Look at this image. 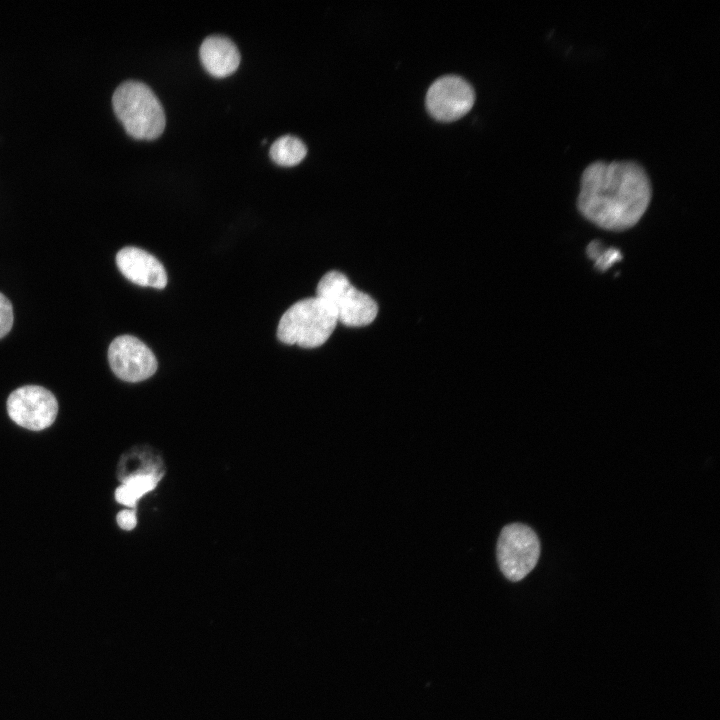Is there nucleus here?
<instances>
[{"mask_svg": "<svg viewBox=\"0 0 720 720\" xmlns=\"http://www.w3.org/2000/svg\"><path fill=\"white\" fill-rule=\"evenodd\" d=\"M108 361L114 374L127 382L143 381L151 377L157 369L153 352L131 335L118 336L111 342Z\"/></svg>", "mask_w": 720, "mask_h": 720, "instance_id": "nucleus-8", "label": "nucleus"}, {"mask_svg": "<svg viewBox=\"0 0 720 720\" xmlns=\"http://www.w3.org/2000/svg\"><path fill=\"white\" fill-rule=\"evenodd\" d=\"M117 523L124 530H131L137 524L134 510H123L117 515Z\"/></svg>", "mask_w": 720, "mask_h": 720, "instance_id": "nucleus-15", "label": "nucleus"}, {"mask_svg": "<svg viewBox=\"0 0 720 720\" xmlns=\"http://www.w3.org/2000/svg\"><path fill=\"white\" fill-rule=\"evenodd\" d=\"M7 412L19 426L40 431L56 419L58 403L55 396L44 387L26 385L9 395Z\"/></svg>", "mask_w": 720, "mask_h": 720, "instance_id": "nucleus-6", "label": "nucleus"}, {"mask_svg": "<svg viewBox=\"0 0 720 720\" xmlns=\"http://www.w3.org/2000/svg\"><path fill=\"white\" fill-rule=\"evenodd\" d=\"M307 148L298 137L285 135L270 147V157L278 165L295 166L306 156Z\"/></svg>", "mask_w": 720, "mask_h": 720, "instance_id": "nucleus-12", "label": "nucleus"}, {"mask_svg": "<svg viewBox=\"0 0 720 720\" xmlns=\"http://www.w3.org/2000/svg\"><path fill=\"white\" fill-rule=\"evenodd\" d=\"M114 112L126 132L141 140L159 137L165 128L163 107L144 83L125 81L120 84L112 97Z\"/></svg>", "mask_w": 720, "mask_h": 720, "instance_id": "nucleus-2", "label": "nucleus"}, {"mask_svg": "<svg viewBox=\"0 0 720 720\" xmlns=\"http://www.w3.org/2000/svg\"><path fill=\"white\" fill-rule=\"evenodd\" d=\"M652 197L647 172L635 161H595L582 172L577 208L596 226L609 231L633 227Z\"/></svg>", "mask_w": 720, "mask_h": 720, "instance_id": "nucleus-1", "label": "nucleus"}, {"mask_svg": "<svg viewBox=\"0 0 720 720\" xmlns=\"http://www.w3.org/2000/svg\"><path fill=\"white\" fill-rule=\"evenodd\" d=\"M598 246L599 242L597 241L590 243L588 246V254L591 258H595V265L599 270L604 271L621 259V254L617 249L611 248L600 253Z\"/></svg>", "mask_w": 720, "mask_h": 720, "instance_id": "nucleus-13", "label": "nucleus"}, {"mask_svg": "<svg viewBox=\"0 0 720 720\" xmlns=\"http://www.w3.org/2000/svg\"><path fill=\"white\" fill-rule=\"evenodd\" d=\"M337 318L332 308L315 296L294 303L282 315L277 328L278 339L288 345L316 348L334 331Z\"/></svg>", "mask_w": 720, "mask_h": 720, "instance_id": "nucleus-3", "label": "nucleus"}, {"mask_svg": "<svg viewBox=\"0 0 720 720\" xmlns=\"http://www.w3.org/2000/svg\"><path fill=\"white\" fill-rule=\"evenodd\" d=\"M159 480L160 475L154 473L129 475L116 489L115 499L118 503L134 507L139 498L155 488Z\"/></svg>", "mask_w": 720, "mask_h": 720, "instance_id": "nucleus-11", "label": "nucleus"}, {"mask_svg": "<svg viewBox=\"0 0 720 720\" xmlns=\"http://www.w3.org/2000/svg\"><path fill=\"white\" fill-rule=\"evenodd\" d=\"M200 60L208 73L215 77L232 74L240 64V53L227 37L212 35L204 39L199 50Z\"/></svg>", "mask_w": 720, "mask_h": 720, "instance_id": "nucleus-10", "label": "nucleus"}, {"mask_svg": "<svg viewBox=\"0 0 720 720\" xmlns=\"http://www.w3.org/2000/svg\"><path fill=\"white\" fill-rule=\"evenodd\" d=\"M539 556L540 541L532 528L522 523L502 528L497 542V560L508 580H522L536 566Z\"/></svg>", "mask_w": 720, "mask_h": 720, "instance_id": "nucleus-5", "label": "nucleus"}, {"mask_svg": "<svg viewBox=\"0 0 720 720\" xmlns=\"http://www.w3.org/2000/svg\"><path fill=\"white\" fill-rule=\"evenodd\" d=\"M116 264L120 272L137 285L162 289L167 284L166 271L161 262L140 248H122L116 255Z\"/></svg>", "mask_w": 720, "mask_h": 720, "instance_id": "nucleus-9", "label": "nucleus"}, {"mask_svg": "<svg viewBox=\"0 0 720 720\" xmlns=\"http://www.w3.org/2000/svg\"><path fill=\"white\" fill-rule=\"evenodd\" d=\"M475 93L462 77L445 75L435 80L426 95L429 113L440 121H454L464 116L473 106Z\"/></svg>", "mask_w": 720, "mask_h": 720, "instance_id": "nucleus-7", "label": "nucleus"}, {"mask_svg": "<svg viewBox=\"0 0 720 720\" xmlns=\"http://www.w3.org/2000/svg\"><path fill=\"white\" fill-rule=\"evenodd\" d=\"M316 296L324 300L334 311L337 321L346 326H366L378 313L375 300L352 286L339 271H329L320 279Z\"/></svg>", "mask_w": 720, "mask_h": 720, "instance_id": "nucleus-4", "label": "nucleus"}, {"mask_svg": "<svg viewBox=\"0 0 720 720\" xmlns=\"http://www.w3.org/2000/svg\"><path fill=\"white\" fill-rule=\"evenodd\" d=\"M13 320L12 304L6 296L0 293V339L11 330Z\"/></svg>", "mask_w": 720, "mask_h": 720, "instance_id": "nucleus-14", "label": "nucleus"}]
</instances>
